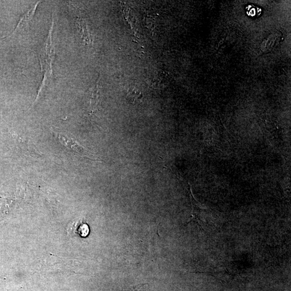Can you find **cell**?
<instances>
[{
	"label": "cell",
	"mask_w": 291,
	"mask_h": 291,
	"mask_svg": "<svg viewBox=\"0 0 291 291\" xmlns=\"http://www.w3.org/2000/svg\"><path fill=\"white\" fill-rule=\"evenodd\" d=\"M54 27V21L52 23L50 30L48 36L47 40L43 48L42 54L40 57V63L41 66L42 71L43 72V80L42 83L41 85L39 88L38 93V96H36L35 100L33 103L34 106L35 104L37 102L41 92L42 91L43 88L49 80H50L53 76V70H52V64H53L55 58V47L52 42V32H53ZM32 105V106H33Z\"/></svg>",
	"instance_id": "6da1fadb"
},
{
	"label": "cell",
	"mask_w": 291,
	"mask_h": 291,
	"mask_svg": "<svg viewBox=\"0 0 291 291\" xmlns=\"http://www.w3.org/2000/svg\"><path fill=\"white\" fill-rule=\"evenodd\" d=\"M57 138L60 142L66 148L70 149L78 155L83 157H86L92 160H98L95 156L89 153L82 145L75 141L74 139L66 137L63 135L57 134Z\"/></svg>",
	"instance_id": "7a4b0ae2"
},
{
	"label": "cell",
	"mask_w": 291,
	"mask_h": 291,
	"mask_svg": "<svg viewBox=\"0 0 291 291\" xmlns=\"http://www.w3.org/2000/svg\"><path fill=\"white\" fill-rule=\"evenodd\" d=\"M13 136L17 144L21 150L25 155L35 158L41 157V153L37 148L35 147L33 142L29 139L22 138L16 133L13 134Z\"/></svg>",
	"instance_id": "3957f363"
},
{
	"label": "cell",
	"mask_w": 291,
	"mask_h": 291,
	"mask_svg": "<svg viewBox=\"0 0 291 291\" xmlns=\"http://www.w3.org/2000/svg\"><path fill=\"white\" fill-rule=\"evenodd\" d=\"M67 232L71 236L86 237L89 234L90 229L84 221L79 220L71 223L67 228Z\"/></svg>",
	"instance_id": "277c9868"
},
{
	"label": "cell",
	"mask_w": 291,
	"mask_h": 291,
	"mask_svg": "<svg viewBox=\"0 0 291 291\" xmlns=\"http://www.w3.org/2000/svg\"><path fill=\"white\" fill-rule=\"evenodd\" d=\"M76 25L81 35V38L85 44L91 45L92 44V41L91 39V36L88 30L87 25L85 21V20L81 18H78L76 21Z\"/></svg>",
	"instance_id": "5b68a950"
},
{
	"label": "cell",
	"mask_w": 291,
	"mask_h": 291,
	"mask_svg": "<svg viewBox=\"0 0 291 291\" xmlns=\"http://www.w3.org/2000/svg\"><path fill=\"white\" fill-rule=\"evenodd\" d=\"M100 92H99L98 82L90 90V107L92 113L98 110L100 104Z\"/></svg>",
	"instance_id": "8992f818"
},
{
	"label": "cell",
	"mask_w": 291,
	"mask_h": 291,
	"mask_svg": "<svg viewBox=\"0 0 291 291\" xmlns=\"http://www.w3.org/2000/svg\"><path fill=\"white\" fill-rule=\"evenodd\" d=\"M39 2H38L37 3H36L35 6L31 8L27 13H26L22 17V18L20 19V21L17 26L16 29H15L12 34H10L8 36V38L11 37V36L14 35L15 33H16V32H17L24 25L25 23H28L29 21L33 18L35 13L36 9L38 6Z\"/></svg>",
	"instance_id": "52a82bcc"
},
{
	"label": "cell",
	"mask_w": 291,
	"mask_h": 291,
	"mask_svg": "<svg viewBox=\"0 0 291 291\" xmlns=\"http://www.w3.org/2000/svg\"><path fill=\"white\" fill-rule=\"evenodd\" d=\"M127 97L129 101H131L132 103H137L142 101V95L138 90L132 89L128 92Z\"/></svg>",
	"instance_id": "ba28073f"
},
{
	"label": "cell",
	"mask_w": 291,
	"mask_h": 291,
	"mask_svg": "<svg viewBox=\"0 0 291 291\" xmlns=\"http://www.w3.org/2000/svg\"><path fill=\"white\" fill-rule=\"evenodd\" d=\"M134 290V289L131 288V289H129L127 290H125L124 291H133Z\"/></svg>",
	"instance_id": "9c48e42d"
}]
</instances>
